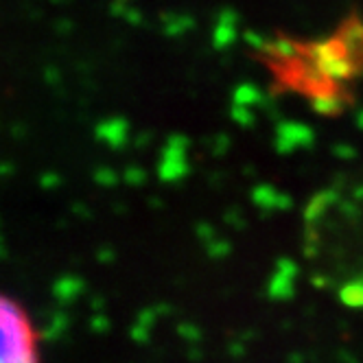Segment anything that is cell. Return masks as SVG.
<instances>
[{"mask_svg": "<svg viewBox=\"0 0 363 363\" xmlns=\"http://www.w3.org/2000/svg\"><path fill=\"white\" fill-rule=\"evenodd\" d=\"M306 252L324 284L363 304V179L330 189L306 215Z\"/></svg>", "mask_w": 363, "mask_h": 363, "instance_id": "cell-1", "label": "cell"}, {"mask_svg": "<svg viewBox=\"0 0 363 363\" xmlns=\"http://www.w3.org/2000/svg\"><path fill=\"white\" fill-rule=\"evenodd\" d=\"M0 363H44L42 330L29 306L0 289Z\"/></svg>", "mask_w": 363, "mask_h": 363, "instance_id": "cell-2", "label": "cell"}]
</instances>
